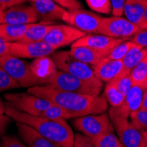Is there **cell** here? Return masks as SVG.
<instances>
[{
	"label": "cell",
	"mask_w": 147,
	"mask_h": 147,
	"mask_svg": "<svg viewBox=\"0 0 147 147\" xmlns=\"http://www.w3.org/2000/svg\"><path fill=\"white\" fill-rule=\"evenodd\" d=\"M28 92L61 107L63 109L67 110L73 118L87 115L101 114L108 109V101L104 95L91 96L80 94L45 86L30 87L28 89Z\"/></svg>",
	"instance_id": "6da1fadb"
},
{
	"label": "cell",
	"mask_w": 147,
	"mask_h": 147,
	"mask_svg": "<svg viewBox=\"0 0 147 147\" xmlns=\"http://www.w3.org/2000/svg\"><path fill=\"white\" fill-rule=\"evenodd\" d=\"M5 114L16 123L31 126L57 147H73L74 133L66 120H54L44 116L32 115L8 106H6Z\"/></svg>",
	"instance_id": "7a4b0ae2"
},
{
	"label": "cell",
	"mask_w": 147,
	"mask_h": 147,
	"mask_svg": "<svg viewBox=\"0 0 147 147\" xmlns=\"http://www.w3.org/2000/svg\"><path fill=\"white\" fill-rule=\"evenodd\" d=\"M43 86L61 91L91 96H99L103 88V85H95L84 81L60 70H57L54 75L47 79Z\"/></svg>",
	"instance_id": "3957f363"
},
{
	"label": "cell",
	"mask_w": 147,
	"mask_h": 147,
	"mask_svg": "<svg viewBox=\"0 0 147 147\" xmlns=\"http://www.w3.org/2000/svg\"><path fill=\"white\" fill-rule=\"evenodd\" d=\"M51 58L58 70L67 72L84 81L95 85H103V82L96 78L92 66L76 59L71 54L70 50L54 52L51 55Z\"/></svg>",
	"instance_id": "277c9868"
},
{
	"label": "cell",
	"mask_w": 147,
	"mask_h": 147,
	"mask_svg": "<svg viewBox=\"0 0 147 147\" xmlns=\"http://www.w3.org/2000/svg\"><path fill=\"white\" fill-rule=\"evenodd\" d=\"M0 66L14 79L20 87L30 88L41 86L40 79L33 72L30 63L11 55L0 57Z\"/></svg>",
	"instance_id": "5b68a950"
},
{
	"label": "cell",
	"mask_w": 147,
	"mask_h": 147,
	"mask_svg": "<svg viewBox=\"0 0 147 147\" xmlns=\"http://www.w3.org/2000/svg\"><path fill=\"white\" fill-rule=\"evenodd\" d=\"M109 115L118 138L124 147H147L142 131L133 125L129 118L120 115L112 107Z\"/></svg>",
	"instance_id": "8992f818"
},
{
	"label": "cell",
	"mask_w": 147,
	"mask_h": 147,
	"mask_svg": "<svg viewBox=\"0 0 147 147\" xmlns=\"http://www.w3.org/2000/svg\"><path fill=\"white\" fill-rule=\"evenodd\" d=\"M72 124L79 133L91 138L115 130L109 115L105 112L74 118Z\"/></svg>",
	"instance_id": "52a82bcc"
},
{
	"label": "cell",
	"mask_w": 147,
	"mask_h": 147,
	"mask_svg": "<svg viewBox=\"0 0 147 147\" xmlns=\"http://www.w3.org/2000/svg\"><path fill=\"white\" fill-rule=\"evenodd\" d=\"M5 98L7 100L6 106L20 112L36 116H42L44 111L51 105V102L28 92L8 93L5 95Z\"/></svg>",
	"instance_id": "ba28073f"
},
{
	"label": "cell",
	"mask_w": 147,
	"mask_h": 147,
	"mask_svg": "<svg viewBox=\"0 0 147 147\" xmlns=\"http://www.w3.org/2000/svg\"><path fill=\"white\" fill-rule=\"evenodd\" d=\"M142 30L139 26L129 21L122 16L102 18L100 34L115 39L130 40L137 33Z\"/></svg>",
	"instance_id": "9c48e42d"
},
{
	"label": "cell",
	"mask_w": 147,
	"mask_h": 147,
	"mask_svg": "<svg viewBox=\"0 0 147 147\" xmlns=\"http://www.w3.org/2000/svg\"><path fill=\"white\" fill-rule=\"evenodd\" d=\"M102 18L94 12L79 9L68 11L63 21L86 34H100Z\"/></svg>",
	"instance_id": "30bf717a"
},
{
	"label": "cell",
	"mask_w": 147,
	"mask_h": 147,
	"mask_svg": "<svg viewBox=\"0 0 147 147\" xmlns=\"http://www.w3.org/2000/svg\"><path fill=\"white\" fill-rule=\"evenodd\" d=\"M55 49L44 41L31 42H8L7 55L21 59H36L42 57H49Z\"/></svg>",
	"instance_id": "8fae6325"
},
{
	"label": "cell",
	"mask_w": 147,
	"mask_h": 147,
	"mask_svg": "<svg viewBox=\"0 0 147 147\" xmlns=\"http://www.w3.org/2000/svg\"><path fill=\"white\" fill-rule=\"evenodd\" d=\"M86 34L70 25H53L43 41L55 50L73 44Z\"/></svg>",
	"instance_id": "7c38bea8"
},
{
	"label": "cell",
	"mask_w": 147,
	"mask_h": 147,
	"mask_svg": "<svg viewBox=\"0 0 147 147\" xmlns=\"http://www.w3.org/2000/svg\"><path fill=\"white\" fill-rule=\"evenodd\" d=\"M41 16L32 5L21 4L7 9L4 13V22L6 24L26 25L36 23Z\"/></svg>",
	"instance_id": "4fadbf2b"
},
{
	"label": "cell",
	"mask_w": 147,
	"mask_h": 147,
	"mask_svg": "<svg viewBox=\"0 0 147 147\" xmlns=\"http://www.w3.org/2000/svg\"><path fill=\"white\" fill-rule=\"evenodd\" d=\"M123 41H126V40L115 39L100 34H86V36L80 38L77 42H75L72 46H85L100 51L107 56H109L110 52Z\"/></svg>",
	"instance_id": "5bb4252c"
},
{
	"label": "cell",
	"mask_w": 147,
	"mask_h": 147,
	"mask_svg": "<svg viewBox=\"0 0 147 147\" xmlns=\"http://www.w3.org/2000/svg\"><path fill=\"white\" fill-rule=\"evenodd\" d=\"M31 3L41 18L49 20V22L52 20L63 21L64 17L68 12V10L57 5L53 0H33Z\"/></svg>",
	"instance_id": "9a60e30c"
},
{
	"label": "cell",
	"mask_w": 147,
	"mask_h": 147,
	"mask_svg": "<svg viewBox=\"0 0 147 147\" xmlns=\"http://www.w3.org/2000/svg\"><path fill=\"white\" fill-rule=\"evenodd\" d=\"M92 68L99 80L108 83L123 71V64L122 60H110L106 57Z\"/></svg>",
	"instance_id": "2e32d148"
},
{
	"label": "cell",
	"mask_w": 147,
	"mask_h": 147,
	"mask_svg": "<svg viewBox=\"0 0 147 147\" xmlns=\"http://www.w3.org/2000/svg\"><path fill=\"white\" fill-rule=\"evenodd\" d=\"M146 87L133 85L127 95L125 96V100L123 104L119 107L115 108L117 112L123 116L129 118V115L133 112H136L142 108V103L144 99V93Z\"/></svg>",
	"instance_id": "e0dca14e"
},
{
	"label": "cell",
	"mask_w": 147,
	"mask_h": 147,
	"mask_svg": "<svg viewBox=\"0 0 147 147\" xmlns=\"http://www.w3.org/2000/svg\"><path fill=\"white\" fill-rule=\"evenodd\" d=\"M16 126L19 138L28 147H57L31 126L22 123H17Z\"/></svg>",
	"instance_id": "ac0fdd59"
},
{
	"label": "cell",
	"mask_w": 147,
	"mask_h": 147,
	"mask_svg": "<svg viewBox=\"0 0 147 147\" xmlns=\"http://www.w3.org/2000/svg\"><path fill=\"white\" fill-rule=\"evenodd\" d=\"M30 67L34 75L40 79L41 86H43L46 80L52 77L58 70L51 57H42L34 59L30 63Z\"/></svg>",
	"instance_id": "d6986e66"
},
{
	"label": "cell",
	"mask_w": 147,
	"mask_h": 147,
	"mask_svg": "<svg viewBox=\"0 0 147 147\" xmlns=\"http://www.w3.org/2000/svg\"><path fill=\"white\" fill-rule=\"evenodd\" d=\"M70 52L76 59L92 66V67L97 65L100 61L108 57L100 51L85 46H71Z\"/></svg>",
	"instance_id": "ffe728a7"
},
{
	"label": "cell",
	"mask_w": 147,
	"mask_h": 147,
	"mask_svg": "<svg viewBox=\"0 0 147 147\" xmlns=\"http://www.w3.org/2000/svg\"><path fill=\"white\" fill-rule=\"evenodd\" d=\"M147 5V0H125L123 14L125 18L139 26Z\"/></svg>",
	"instance_id": "44dd1931"
},
{
	"label": "cell",
	"mask_w": 147,
	"mask_h": 147,
	"mask_svg": "<svg viewBox=\"0 0 147 147\" xmlns=\"http://www.w3.org/2000/svg\"><path fill=\"white\" fill-rule=\"evenodd\" d=\"M31 25L32 24L14 25L2 23L0 24V38L6 42H20Z\"/></svg>",
	"instance_id": "7402d4cb"
},
{
	"label": "cell",
	"mask_w": 147,
	"mask_h": 147,
	"mask_svg": "<svg viewBox=\"0 0 147 147\" xmlns=\"http://www.w3.org/2000/svg\"><path fill=\"white\" fill-rule=\"evenodd\" d=\"M51 22H42V23H34L30 28L26 30L23 37L20 42H42L44 40L45 36L53 26Z\"/></svg>",
	"instance_id": "603a6c76"
},
{
	"label": "cell",
	"mask_w": 147,
	"mask_h": 147,
	"mask_svg": "<svg viewBox=\"0 0 147 147\" xmlns=\"http://www.w3.org/2000/svg\"><path fill=\"white\" fill-rule=\"evenodd\" d=\"M147 57V48H144L133 42V45L129 49L126 56L122 60L123 70L129 71Z\"/></svg>",
	"instance_id": "cb8c5ba5"
},
{
	"label": "cell",
	"mask_w": 147,
	"mask_h": 147,
	"mask_svg": "<svg viewBox=\"0 0 147 147\" xmlns=\"http://www.w3.org/2000/svg\"><path fill=\"white\" fill-rule=\"evenodd\" d=\"M104 96L112 108H119L123 104L125 100V96L118 90L113 80L106 83L104 88Z\"/></svg>",
	"instance_id": "d4e9b609"
},
{
	"label": "cell",
	"mask_w": 147,
	"mask_h": 147,
	"mask_svg": "<svg viewBox=\"0 0 147 147\" xmlns=\"http://www.w3.org/2000/svg\"><path fill=\"white\" fill-rule=\"evenodd\" d=\"M129 76L133 85L147 87V57L130 71Z\"/></svg>",
	"instance_id": "484cf974"
},
{
	"label": "cell",
	"mask_w": 147,
	"mask_h": 147,
	"mask_svg": "<svg viewBox=\"0 0 147 147\" xmlns=\"http://www.w3.org/2000/svg\"><path fill=\"white\" fill-rule=\"evenodd\" d=\"M92 140L97 147H124L114 132L104 133L98 137L92 138Z\"/></svg>",
	"instance_id": "4316f807"
},
{
	"label": "cell",
	"mask_w": 147,
	"mask_h": 147,
	"mask_svg": "<svg viewBox=\"0 0 147 147\" xmlns=\"http://www.w3.org/2000/svg\"><path fill=\"white\" fill-rule=\"evenodd\" d=\"M42 116L49 119H54V120H57V119L67 120V119L73 118L72 115L67 110H65L63 108H61V107L53 103H51V105L44 111Z\"/></svg>",
	"instance_id": "83f0119b"
},
{
	"label": "cell",
	"mask_w": 147,
	"mask_h": 147,
	"mask_svg": "<svg viewBox=\"0 0 147 147\" xmlns=\"http://www.w3.org/2000/svg\"><path fill=\"white\" fill-rule=\"evenodd\" d=\"M113 81L115 83L118 90L121 92L124 96L127 95V93L129 92V91L133 86V82L129 76V71H127L124 70L119 76H117L115 79H113Z\"/></svg>",
	"instance_id": "f1b7e54d"
},
{
	"label": "cell",
	"mask_w": 147,
	"mask_h": 147,
	"mask_svg": "<svg viewBox=\"0 0 147 147\" xmlns=\"http://www.w3.org/2000/svg\"><path fill=\"white\" fill-rule=\"evenodd\" d=\"M130 122L138 129L147 131V110L140 109L129 115Z\"/></svg>",
	"instance_id": "f546056e"
},
{
	"label": "cell",
	"mask_w": 147,
	"mask_h": 147,
	"mask_svg": "<svg viewBox=\"0 0 147 147\" xmlns=\"http://www.w3.org/2000/svg\"><path fill=\"white\" fill-rule=\"evenodd\" d=\"M132 45L133 42L130 40L123 41L110 52V54L107 57V58L110 60H123Z\"/></svg>",
	"instance_id": "4dcf8cb0"
},
{
	"label": "cell",
	"mask_w": 147,
	"mask_h": 147,
	"mask_svg": "<svg viewBox=\"0 0 147 147\" xmlns=\"http://www.w3.org/2000/svg\"><path fill=\"white\" fill-rule=\"evenodd\" d=\"M87 5L96 12L102 14L112 13V6L110 0H86Z\"/></svg>",
	"instance_id": "1f68e13d"
},
{
	"label": "cell",
	"mask_w": 147,
	"mask_h": 147,
	"mask_svg": "<svg viewBox=\"0 0 147 147\" xmlns=\"http://www.w3.org/2000/svg\"><path fill=\"white\" fill-rule=\"evenodd\" d=\"M19 87H20V85L0 66V92L7 90L17 89Z\"/></svg>",
	"instance_id": "d6a6232c"
},
{
	"label": "cell",
	"mask_w": 147,
	"mask_h": 147,
	"mask_svg": "<svg viewBox=\"0 0 147 147\" xmlns=\"http://www.w3.org/2000/svg\"><path fill=\"white\" fill-rule=\"evenodd\" d=\"M73 147H97L91 138L82 134V133H76L74 135Z\"/></svg>",
	"instance_id": "836d02e7"
},
{
	"label": "cell",
	"mask_w": 147,
	"mask_h": 147,
	"mask_svg": "<svg viewBox=\"0 0 147 147\" xmlns=\"http://www.w3.org/2000/svg\"><path fill=\"white\" fill-rule=\"evenodd\" d=\"M1 140L4 147H28L20 138L14 135H5Z\"/></svg>",
	"instance_id": "e575fe53"
},
{
	"label": "cell",
	"mask_w": 147,
	"mask_h": 147,
	"mask_svg": "<svg viewBox=\"0 0 147 147\" xmlns=\"http://www.w3.org/2000/svg\"><path fill=\"white\" fill-rule=\"evenodd\" d=\"M53 1L68 11L82 9V5L78 0H53Z\"/></svg>",
	"instance_id": "d590c367"
},
{
	"label": "cell",
	"mask_w": 147,
	"mask_h": 147,
	"mask_svg": "<svg viewBox=\"0 0 147 147\" xmlns=\"http://www.w3.org/2000/svg\"><path fill=\"white\" fill-rule=\"evenodd\" d=\"M130 41L144 48H147V29L140 30L130 39Z\"/></svg>",
	"instance_id": "8d00e7d4"
},
{
	"label": "cell",
	"mask_w": 147,
	"mask_h": 147,
	"mask_svg": "<svg viewBox=\"0 0 147 147\" xmlns=\"http://www.w3.org/2000/svg\"><path fill=\"white\" fill-rule=\"evenodd\" d=\"M113 16H122L123 14V7L125 0H110Z\"/></svg>",
	"instance_id": "74e56055"
},
{
	"label": "cell",
	"mask_w": 147,
	"mask_h": 147,
	"mask_svg": "<svg viewBox=\"0 0 147 147\" xmlns=\"http://www.w3.org/2000/svg\"><path fill=\"white\" fill-rule=\"evenodd\" d=\"M11 123V118L7 115H0V139L4 136L7 130L8 126Z\"/></svg>",
	"instance_id": "f35d334b"
},
{
	"label": "cell",
	"mask_w": 147,
	"mask_h": 147,
	"mask_svg": "<svg viewBox=\"0 0 147 147\" xmlns=\"http://www.w3.org/2000/svg\"><path fill=\"white\" fill-rule=\"evenodd\" d=\"M26 0H0V7L6 11L7 9L18 5L25 4Z\"/></svg>",
	"instance_id": "ab89813d"
},
{
	"label": "cell",
	"mask_w": 147,
	"mask_h": 147,
	"mask_svg": "<svg viewBox=\"0 0 147 147\" xmlns=\"http://www.w3.org/2000/svg\"><path fill=\"white\" fill-rule=\"evenodd\" d=\"M8 50V42H5L4 40L0 38V57L7 55Z\"/></svg>",
	"instance_id": "60d3db41"
},
{
	"label": "cell",
	"mask_w": 147,
	"mask_h": 147,
	"mask_svg": "<svg viewBox=\"0 0 147 147\" xmlns=\"http://www.w3.org/2000/svg\"><path fill=\"white\" fill-rule=\"evenodd\" d=\"M139 28L142 30L143 29H147V5H146L145 10H144V16H143V19H142V21H141Z\"/></svg>",
	"instance_id": "b9f144b4"
},
{
	"label": "cell",
	"mask_w": 147,
	"mask_h": 147,
	"mask_svg": "<svg viewBox=\"0 0 147 147\" xmlns=\"http://www.w3.org/2000/svg\"><path fill=\"white\" fill-rule=\"evenodd\" d=\"M143 109H146L147 110V87L144 90V99H143V103H142V108Z\"/></svg>",
	"instance_id": "7bdbcfd3"
},
{
	"label": "cell",
	"mask_w": 147,
	"mask_h": 147,
	"mask_svg": "<svg viewBox=\"0 0 147 147\" xmlns=\"http://www.w3.org/2000/svg\"><path fill=\"white\" fill-rule=\"evenodd\" d=\"M6 109V105L4 103L2 99L0 98V115H5Z\"/></svg>",
	"instance_id": "ee69618b"
},
{
	"label": "cell",
	"mask_w": 147,
	"mask_h": 147,
	"mask_svg": "<svg viewBox=\"0 0 147 147\" xmlns=\"http://www.w3.org/2000/svg\"><path fill=\"white\" fill-rule=\"evenodd\" d=\"M5 10L0 7V24H2L4 22V13H5Z\"/></svg>",
	"instance_id": "f6af8a7d"
},
{
	"label": "cell",
	"mask_w": 147,
	"mask_h": 147,
	"mask_svg": "<svg viewBox=\"0 0 147 147\" xmlns=\"http://www.w3.org/2000/svg\"><path fill=\"white\" fill-rule=\"evenodd\" d=\"M142 134H143V137L146 142V144H147V131H142Z\"/></svg>",
	"instance_id": "bcb514c9"
},
{
	"label": "cell",
	"mask_w": 147,
	"mask_h": 147,
	"mask_svg": "<svg viewBox=\"0 0 147 147\" xmlns=\"http://www.w3.org/2000/svg\"><path fill=\"white\" fill-rule=\"evenodd\" d=\"M0 147H4V144H3V142L1 139H0Z\"/></svg>",
	"instance_id": "7dc6e473"
},
{
	"label": "cell",
	"mask_w": 147,
	"mask_h": 147,
	"mask_svg": "<svg viewBox=\"0 0 147 147\" xmlns=\"http://www.w3.org/2000/svg\"><path fill=\"white\" fill-rule=\"evenodd\" d=\"M26 1H29V2H32V1H33V0H26Z\"/></svg>",
	"instance_id": "c3c4849f"
}]
</instances>
